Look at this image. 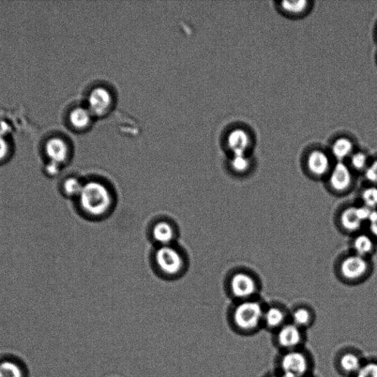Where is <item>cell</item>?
<instances>
[{
    "mask_svg": "<svg viewBox=\"0 0 377 377\" xmlns=\"http://www.w3.org/2000/svg\"><path fill=\"white\" fill-rule=\"evenodd\" d=\"M365 359L363 352L355 347L345 346L336 352L333 366L341 376L353 377L363 365Z\"/></svg>",
    "mask_w": 377,
    "mask_h": 377,
    "instance_id": "6",
    "label": "cell"
},
{
    "mask_svg": "<svg viewBox=\"0 0 377 377\" xmlns=\"http://www.w3.org/2000/svg\"><path fill=\"white\" fill-rule=\"evenodd\" d=\"M114 102V96L110 90L98 86L88 95L87 108L95 117H101L112 111Z\"/></svg>",
    "mask_w": 377,
    "mask_h": 377,
    "instance_id": "7",
    "label": "cell"
},
{
    "mask_svg": "<svg viewBox=\"0 0 377 377\" xmlns=\"http://www.w3.org/2000/svg\"><path fill=\"white\" fill-rule=\"evenodd\" d=\"M231 167L234 172L244 173L249 169L250 161L245 155H233Z\"/></svg>",
    "mask_w": 377,
    "mask_h": 377,
    "instance_id": "26",
    "label": "cell"
},
{
    "mask_svg": "<svg viewBox=\"0 0 377 377\" xmlns=\"http://www.w3.org/2000/svg\"><path fill=\"white\" fill-rule=\"evenodd\" d=\"M373 210L365 206H350L343 211L340 221L346 231L356 232L367 223Z\"/></svg>",
    "mask_w": 377,
    "mask_h": 377,
    "instance_id": "9",
    "label": "cell"
},
{
    "mask_svg": "<svg viewBox=\"0 0 377 377\" xmlns=\"http://www.w3.org/2000/svg\"><path fill=\"white\" fill-rule=\"evenodd\" d=\"M307 165L310 173L317 177L325 176L330 169V161L328 157L319 150H315L310 154Z\"/></svg>",
    "mask_w": 377,
    "mask_h": 377,
    "instance_id": "17",
    "label": "cell"
},
{
    "mask_svg": "<svg viewBox=\"0 0 377 377\" xmlns=\"http://www.w3.org/2000/svg\"><path fill=\"white\" fill-rule=\"evenodd\" d=\"M329 184L337 192L348 190L352 185V175L348 166L339 161L331 172Z\"/></svg>",
    "mask_w": 377,
    "mask_h": 377,
    "instance_id": "13",
    "label": "cell"
},
{
    "mask_svg": "<svg viewBox=\"0 0 377 377\" xmlns=\"http://www.w3.org/2000/svg\"><path fill=\"white\" fill-rule=\"evenodd\" d=\"M307 377H316V376H315L313 374H312V375H310V376H308Z\"/></svg>",
    "mask_w": 377,
    "mask_h": 377,
    "instance_id": "33",
    "label": "cell"
},
{
    "mask_svg": "<svg viewBox=\"0 0 377 377\" xmlns=\"http://www.w3.org/2000/svg\"><path fill=\"white\" fill-rule=\"evenodd\" d=\"M0 377H23V373L17 364L4 362L0 364Z\"/></svg>",
    "mask_w": 377,
    "mask_h": 377,
    "instance_id": "25",
    "label": "cell"
},
{
    "mask_svg": "<svg viewBox=\"0 0 377 377\" xmlns=\"http://www.w3.org/2000/svg\"><path fill=\"white\" fill-rule=\"evenodd\" d=\"M152 236L159 246H165L173 245L177 232L172 223L161 220L153 226Z\"/></svg>",
    "mask_w": 377,
    "mask_h": 377,
    "instance_id": "14",
    "label": "cell"
},
{
    "mask_svg": "<svg viewBox=\"0 0 377 377\" xmlns=\"http://www.w3.org/2000/svg\"><path fill=\"white\" fill-rule=\"evenodd\" d=\"M227 145L233 155H245L249 145L248 133L242 129L232 131L229 134Z\"/></svg>",
    "mask_w": 377,
    "mask_h": 377,
    "instance_id": "18",
    "label": "cell"
},
{
    "mask_svg": "<svg viewBox=\"0 0 377 377\" xmlns=\"http://www.w3.org/2000/svg\"><path fill=\"white\" fill-rule=\"evenodd\" d=\"M370 264L367 258L357 254L347 256L341 263V275L346 279L358 280L366 277L369 271Z\"/></svg>",
    "mask_w": 377,
    "mask_h": 377,
    "instance_id": "8",
    "label": "cell"
},
{
    "mask_svg": "<svg viewBox=\"0 0 377 377\" xmlns=\"http://www.w3.org/2000/svg\"><path fill=\"white\" fill-rule=\"evenodd\" d=\"M351 164L355 170L365 172L369 166L367 156L360 152L355 154L352 156Z\"/></svg>",
    "mask_w": 377,
    "mask_h": 377,
    "instance_id": "27",
    "label": "cell"
},
{
    "mask_svg": "<svg viewBox=\"0 0 377 377\" xmlns=\"http://www.w3.org/2000/svg\"><path fill=\"white\" fill-rule=\"evenodd\" d=\"M84 182L78 176H69L59 180L58 188L63 197L69 201H75L79 198Z\"/></svg>",
    "mask_w": 377,
    "mask_h": 377,
    "instance_id": "15",
    "label": "cell"
},
{
    "mask_svg": "<svg viewBox=\"0 0 377 377\" xmlns=\"http://www.w3.org/2000/svg\"><path fill=\"white\" fill-rule=\"evenodd\" d=\"M265 308L253 299L241 300L229 315V324L237 335L249 337L258 334L263 329Z\"/></svg>",
    "mask_w": 377,
    "mask_h": 377,
    "instance_id": "2",
    "label": "cell"
},
{
    "mask_svg": "<svg viewBox=\"0 0 377 377\" xmlns=\"http://www.w3.org/2000/svg\"><path fill=\"white\" fill-rule=\"evenodd\" d=\"M263 377H282L281 375H279L276 371L271 372V373H267L265 374Z\"/></svg>",
    "mask_w": 377,
    "mask_h": 377,
    "instance_id": "32",
    "label": "cell"
},
{
    "mask_svg": "<svg viewBox=\"0 0 377 377\" xmlns=\"http://www.w3.org/2000/svg\"><path fill=\"white\" fill-rule=\"evenodd\" d=\"M282 8L284 11L290 12L293 14L300 13L305 11L307 8V1H293V2H283L282 4Z\"/></svg>",
    "mask_w": 377,
    "mask_h": 377,
    "instance_id": "28",
    "label": "cell"
},
{
    "mask_svg": "<svg viewBox=\"0 0 377 377\" xmlns=\"http://www.w3.org/2000/svg\"><path fill=\"white\" fill-rule=\"evenodd\" d=\"M307 340V331L291 322L286 324L273 334V343L280 352L304 348Z\"/></svg>",
    "mask_w": 377,
    "mask_h": 377,
    "instance_id": "5",
    "label": "cell"
},
{
    "mask_svg": "<svg viewBox=\"0 0 377 377\" xmlns=\"http://www.w3.org/2000/svg\"><path fill=\"white\" fill-rule=\"evenodd\" d=\"M315 321V314L307 307H298L290 313V322L306 331L312 326Z\"/></svg>",
    "mask_w": 377,
    "mask_h": 377,
    "instance_id": "19",
    "label": "cell"
},
{
    "mask_svg": "<svg viewBox=\"0 0 377 377\" xmlns=\"http://www.w3.org/2000/svg\"><path fill=\"white\" fill-rule=\"evenodd\" d=\"M367 223L370 234L377 241V210L372 211Z\"/></svg>",
    "mask_w": 377,
    "mask_h": 377,
    "instance_id": "31",
    "label": "cell"
},
{
    "mask_svg": "<svg viewBox=\"0 0 377 377\" xmlns=\"http://www.w3.org/2000/svg\"><path fill=\"white\" fill-rule=\"evenodd\" d=\"M75 201L81 212L91 218L107 216L114 204L112 190L107 185L96 180L84 182L81 192Z\"/></svg>",
    "mask_w": 377,
    "mask_h": 377,
    "instance_id": "1",
    "label": "cell"
},
{
    "mask_svg": "<svg viewBox=\"0 0 377 377\" xmlns=\"http://www.w3.org/2000/svg\"><path fill=\"white\" fill-rule=\"evenodd\" d=\"M94 118L95 117L87 107H79L71 111L69 115V122L73 129L84 131L91 126Z\"/></svg>",
    "mask_w": 377,
    "mask_h": 377,
    "instance_id": "16",
    "label": "cell"
},
{
    "mask_svg": "<svg viewBox=\"0 0 377 377\" xmlns=\"http://www.w3.org/2000/svg\"><path fill=\"white\" fill-rule=\"evenodd\" d=\"M375 239L370 234H359L353 240L355 254L367 258L376 248Z\"/></svg>",
    "mask_w": 377,
    "mask_h": 377,
    "instance_id": "20",
    "label": "cell"
},
{
    "mask_svg": "<svg viewBox=\"0 0 377 377\" xmlns=\"http://www.w3.org/2000/svg\"><path fill=\"white\" fill-rule=\"evenodd\" d=\"M44 150L48 161L55 162L64 168L70 157V145L61 138H50L45 143Z\"/></svg>",
    "mask_w": 377,
    "mask_h": 377,
    "instance_id": "11",
    "label": "cell"
},
{
    "mask_svg": "<svg viewBox=\"0 0 377 377\" xmlns=\"http://www.w3.org/2000/svg\"><path fill=\"white\" fill-rule=\"evenodd\" d=\"M64 169L63 166L55 162L48 161L43 166L42 174L50 180H55L61 178V174Z\"/></svg>",
    "mask_w": 377,
    "mask_h": 377,
    "instance_id": "24",
    "label": "cell"
},
{
    "mask_svg": "<svg viewBox=\"0 0 377 377\" xmlns=\"http://www.w3.org/2000/svg\"><path fill=\"white\" fill-rule=\"evenodd\" d=\"M11 145L5 135L0 133V163L6 161L10 157Z\"/></svg>",
    "mask_w": 377,
    "mask_h": 377,
    "instance_id": "29",
    "label": "cell"
},
{
    "mask_svg": "<svg viewBox=\"0 0 377 377\" xmlns=\"http://www.w3.org/2000/svg\"><path fill=\"white\" fill-rule=\"evenodd\" d=\"M230 289L232 296L239 301L246 300L251 299L258 291V284L251 275L239 272L232 277Z\"/></svg>",
    "mask_w": 377,
    "mask_h": 377,
    "instance_id": "10",
    "label": "cell"
},
{
    "mask_svg": "<svg viewBox=\"0 0 377 377\" xmlns=\"http://www.w3.org/2000/svg\"><path fill=\"white\" fill-rule=\"evenodd\" d=\"M331 150L334 157L341 161L352 153L353 145L348 139L341 138L334 143Z\"/></svg>",
    "mask_w": 377,
    "mask_h": 377,
    "instance_id": "21",
    "label": "cell"
},
{
    "mask_svg": "<svg viewBox=\"0 0 377 377\" xmlns=\"http://www.w3.org/2000/svg\"><path fill=\"white\" fill-rule=\"evenodd\" d=\"M154 260L158 270L168 277H177L185 269L184 255L174 245L159 246Z\"/></svg>",
    "mask_w": 377,
    "mask_h": 377,
    "instance_id": "4",
    "label": "cell"
},
{
    "mask_svg": "<svg viewBox=\"0 0 377 377\" xmlns=\"http://www.w3.org/2000/svg\"><path fill=\"white\" fill-rule=\"evenodd\" d=\"M290 322V313L283 307L271 305L265 308L263 314V329L274 334L286 324Z\"/></svg>",
    "mask_w": 377,
    "mask_h": 377,
    "instance_id": "12",
    "label": "cell"
},
{
    "mask_svg": "<svg viewBox=\"0 0 377 377\" xmlns=\"http://www.w3.org/2000/svg\"><path fill=\"white\" fill-rule=\"evenodd\" d=\"M364 206L371 210H377V186L371 185L366 188L361 194Z\"/></svg>",
    "mask_w": 377,
    "mask_h": 377,
    "instance_id": "23",
    "label": "cell"
},
{
    "mask_svg": "<svg viewBox=\"0 0 377 377\" xmlns=\"http://www.w3.org/2000/svg\"><path fill=\"white\" fill-rule=\"evenodd\" d=\"M353 377H377V357H366L363 365Z\"/></svg>",
    "mask_w": 377,
    "mask_h": 377,
    "instance_id": "22",
    "label": "cell"
},
{
    "mask_svg": "<svg viewBox=\"0 0 377 377\" xmlns=\"http://www.w3.org/2000/svg\"><path fill=\"white\" fill-rule=\"evenodd\" d=\"M315 359L304 348L280 352L276 361V372L282 377H307L313 374Z\"/></svg>",
    "mask_w": 377,
    "mask_h": 377,
    "instance_id": "3",
    "label": "cell"
},
{
    "mask_svg": "<svg viewBox=\"0 0 377 377\" xmlns=\"http://www.w3.org/2000/svg\"><path fill=\"white\" fill-rule=\"evenodd\" d=\"M364 173L371 185L377 186V159L369 164Z\"/></svg>",
    "mask_w": 377,
    "mask_h": 377,
    "instance_id": "30",
    "label": "cell"
}]
</instances>
